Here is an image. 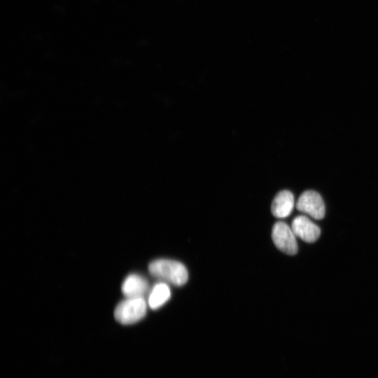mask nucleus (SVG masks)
Wrapping results in <instances>:
<instances>
[{
	"label": "nucleus",
	"mask_w": 378,
	"mask_h": 378,
	"mask_svg": "<svg viewBox=\"0 0 378 378\" xmlns=\"http://www.w3.org/2000/svg\"><path fill=\"white\" fill-rule=\"evenodd\" d=\"M171 297V292L168 285L164 282L156 284L148 297V305L153 309L162 306Z\"/></svg>",
	"instance_id": "nucleus-8"
},
{
	"label": "nucleus",
	"mask_w": 378,
	"mask_h": 378,
	"mask_svg": "<svg viewBox=\"0 0 378 378\" xmlns=\"http://www.w3.org/2000/svg\"><path fill=\"white\" fill-rule=\"evenodd\" d=\"M146 312V302L143 297L127 298L118 304L114 316L119 323L129 325L140 321Z\"/></svg>",
	"instance_id": "nucleus-2"
},
{
	"label": "nucleus",
	"mask_w": 378,
	"mask_h": 378,
	"mask_svg": "<svg viewBox=\"0 0 378 378\" xmlns=\"http://www.w3.org/2000/svg\"><path fill=\"white\" fill-rule=\"evenodd\" d=\"M291 229L296 237L308 243L316 241L321 234L319 227L308 217L302 215L293 220Z\"/></svg>",
	"instance_id": "nucleus-5"
},
{
	"label": "nucleus",
	"mask_w": 378,
	"mask_h": 378,
	"mask_svg": "<svg viewBox=\"0 0 378 378\" xmlns=\"http://www.w3.org/2000/svg\"><path fill=\"white\" fill-rule=\"evenodd\" d=\"M148 288V282L143 276L133 274L125 279L122 291L127 298H139L143 297Z\"/></svg>",
	"instance_id": "nucleus-7"
},
{
	"label": "nucleus",
	"mask_w": 378,
	"mask_h": 378,
	"mask_svg": "<svg viewBox=\"0 0 378 378\" xmlns=\"http://www.w3.org/2000/svg\"><path fill=\"white\" fill-rule=\"evenodd\" d=\"M151 274L176 286L185 284L188 279L186 267L180 262L169 259H158L149 264Z\"/></svg>",
	"instance_id": "nucleus-1"
},
{
	"label": "nucleus",
	"mask_w": 378,
	"mask_h": 378,
	"mask_svg": "<svg viewBox=\"0 0 378 378\" xmlns=\"http://www.w3.org/2000/svg\"><path fill=\"white\" fill-rule=\"evenodd\" d=\"M296 207L310 217L320 220L325 216V204L321 196L314 190H307L299 197Z\"/></svg>",
	"instance_id": "nucleus-4"
},
{
	"label": "nucleus",
	"mask_w": 378,
	"mask_h": 378,
	"mask_svg": "<svg viewBox=\"0 0 378 378\" xmlns=\"http://www.w3.org/2000/svg\"><path fill=\"white\" fill-rule=\"evenodd\" d=\"M272 238L275 246L283 253L295 255L298 252L296 236L291 227L284 222H276L272 228Z\"/></svg>",
	"instance_id": "nucleus-3"
},
{
	"label": "nucleus",
	"mask_w": 378,
	"mask_h": 378,
	"mask_svg": "<svg viewBox=\"0 0 378 378\" xmlns=\"http://www.w3.org/2000/svg\"><path fill=\"white\" fill-rule=\"evenodd\" d=\"M294 204L295 199L293 193L284 190L278 192L274 197L271 205V211L274 216L284 218L290 214Z\"/></svg>",
	"instance_id": "nucleus-6"
}]
</instances>
